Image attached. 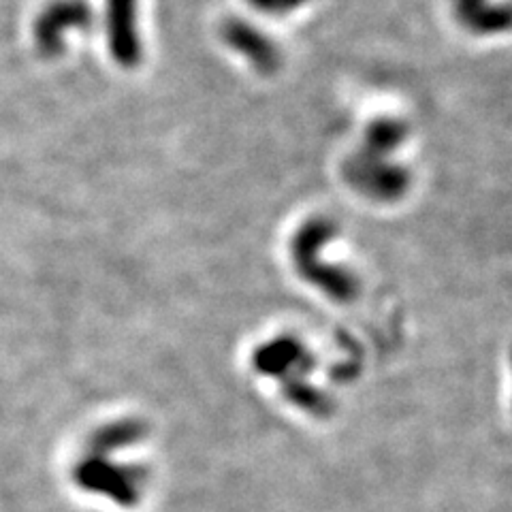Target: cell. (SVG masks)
I'll return each instance as SVG.
<instances>
[{
  "mask_svg": "<svg viewBox=\"0 0 512 512\" xmlns=\"http://www.w3.org/2000/svg\"><path fill=\"white\" fill-rule=\"evenodd\" d=\"M408 139V126L397 118H378L367 126L363 146L344 163V178L361 195L374 201L402 199L412 182L410 171L393 160Z\"/></svg>",
  "mask_w": 512,
  "mask_h": 512,
  "instance_id": "obj_1",
  "label": "cell"
},
{
  "mask_svg": "<svg viewBox=\"0 0 512 512\" xmlns=\"http://www.w3.org/2000/svg\"><path fill=\"white\" fill-rule=\"evenodd\" d=\"M248 3L261 13H267V15H288L297 11L299 7H303L308 3V0H248Z\"/></svg>",
  "mask_w": 512,
  "mask_h": 512,
  "instance_id": "obj_7",
  "label": "cell"
},
{
  "mask_svg": "<svg viewBox=\"0 0 512 512\" xmlns=\"http://www.w3.org/2000/svg\"><path fill=\"white\" fill-rule=\"evenodd\" d=\"M137 13L139 0H107L109 52L122 69H137L143 60Z\"/></svg>",
  "mask_w": 512,
  "mask_h": 512,
  "instance_id": "obj_4",
  "label": "cell"
},
{
  "mask_svg": "<svg viewBox=\"0 0 512 512\" xmlns=\"http://www.w3.org/2000/svg\"><path fill=\"white\" fill-rule=\"evenodd\" d=\"M333 233H335V227L327 218H314L303 224L301 231L295 237V259L301 271H306V274L312 276L314 280L325 282L327 286H333V288H342L344 291L348 278L344 274H338V269H331L316 259L318 248L325 246L333 237Z\"/></svg>",
  "mask_w": 512,
  "mask_h": 512,
  "instance_id": "obj_5",
  "label": "cell"
},
{
  "mask_svg": "<svg viewBox=\"0 0 512 512\" xmlns=\"http://www.w3.org/2000/svg\"><path fill=\"white\" fill-rule=\"evenodd\" d=\"M220 39L239 56H244L254 71L274 75L282 64V52L274 39H269L261 28L242 20L229 18L220 26Z\"/></svg>",
  "mask_w": 512,
  "mask_h": 512,
  "instance_id": "obj_3",
  "label": "cell"
},
{
  "mask_svg": "<svg viewBox=\"0 0 512 512\" xmlns=\"http://www.w3.org/2000/svg\"><path fill=\"white\" fill-rule=\"evenodd\" d=\"M94 13L86 0H52L39 13L32 26V39L39 56L52 60L64 54L67 47V32L88 30L92 26Z\"/></svg>",
  "mask_w": 512,
  "mask_h": 512,
  "instance_id": "obj_2",
  "label": "cell"
},
{
  "mask_svg": "<svg viewBox=\"0 0 512 512\" xmlns=\"http://www.w3.org/2000/svg\"><path fill=\"white\" fill-rule=\"evenodd\" d=\"M457 20L474 35H498L510 26L506 5H493L489 0H453Z\"/></svg>",
  "mask_w": 512,
  "mask_h": 512,
  "instance_id": "obj_6",
  "label": "cell"
}]
</instances>
